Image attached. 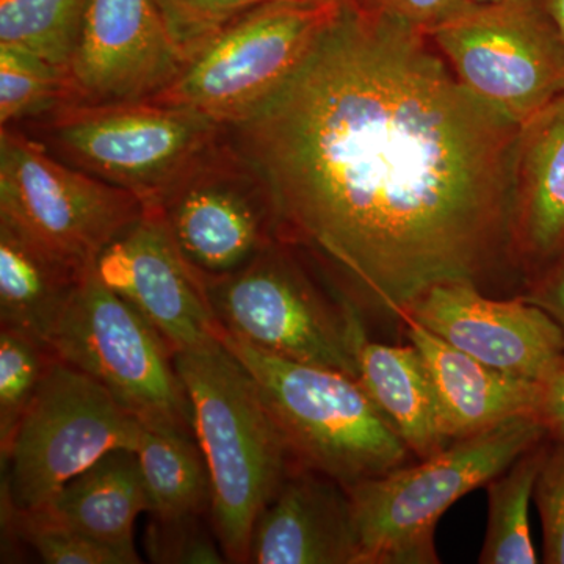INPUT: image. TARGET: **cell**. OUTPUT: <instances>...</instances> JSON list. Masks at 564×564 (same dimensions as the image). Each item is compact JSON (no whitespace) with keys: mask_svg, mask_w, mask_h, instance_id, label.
I'll return each instance as SVG.
<instances>
[{"mask_svg":"<svg viewBox=\"0 0 564 564\" xmlns=\"http://www.w3.org/2000/svg\"><path fill=\"white\" fill-rule=\"evenodd\" d=\"M229 133L269 187L278 239L358 307L399 321L426 289L481 288L508 263L519 126L408 25L344 6L288 84Z\"/></svg>","mask_w":564,"mask_h":564,"instance_id":"obj_1","label":"cell"},{"mask_svg":"<svg viewBox=\"0 0 564 564\" xmlns=\"http://www.w3.org/2000/svg\"><path fill=\"white\" fill-rule=\"evenodd\" d=\"M210 474V524L229 563H248L256 522L300 466L258 384L220 339L177 351Z\"/></svg>","mask_w":564,"mask_h":564,"instance_id":"obj_2","label":"cell"},{"mask_svg":"<svg viewBox=\"0 0 564 564\" xmlns=\"http://www.w3.org/2000/svg\"><path fill=\"white\" fill-rule=\"evenodd\" d=\"M545 436L543 425L524 415L452 441L417 463L345 486L358 533V564L440 563L436 527L441 518Z\"/></svg>","mask_w":564,"mask_h":564,"instance_id":"obj_3","label":"cell"},{"mask_svg":"<svg viewBox=\"0 0 564 564\" xmlns=\"http://www.w3.org/2000/svg\"><path fill=\"white\" fill-rule=\"evenodd\" d=\"M220 340L258 384L300 466L348 486L411 462L358 378L278 358L223 329Z\"/></svg>","mask_w":564,"mask_h":564,"instance_id":"obj_4","label":"cell"},{"mask_svg":"<svg viewBox=\"0 0 564 564\" xmlns=\"http://www.w3.org/2000/svg\"><path fill=\"white\" fill-rule=\"evenodd\" d=\"M51 154L155 206L229 128L155 101L65 104L21 124Z\"/></svg>","mask_w":564,"mask_h":564,"instance_id":"obj_5","label":"cell"},{"mask_svg":"<svg viewBox=\"0 0 564 564\" xmlns=\"http://www.w3.org/2000/svg\"><path fill=\"white\" fill-rule=\"evenodd\" d=\"M300 254L276 240L237 272L204 280L223 332L278 358L358 378L352 340L361 310L326 292Z\"/></svg>","mask_w":564,"mask_h":564,"instance_id":"obj_6","label":"cell"},{"mask_svg":"<svg viewBox=\"0 0 564 564\" xmlns=\"http://www.w3.org/2000/svg\"><path fill=\"white\" fill-rule=\"evenodd\" d=\"M343 7L315 0L256 7L210 36L181 76L148 101L195 110L234 128L288 84Z\"/></svg>","mask_w":564,"mask_h":564,"instance_id":"obj_7","label":"cell"},{"mask_svg":"<svg viewBox=\"0 0 564 564\" xmlns=\"http://www.w3.org/2000/svg\"><path fill=\"white\" fill-rule=\"evenodd\" d=\"M50 345L141 423L195 434L176 351L150 321L104 284L95 267L74 292Z\"/></svg>","mask_w":564,"mask_h":564,"instance_id":"obj_8","label":"cell"},{"mask_svg":"<svg viewBox=\"0 0 564 564\" xmlns=\"http://www.w3.org/2000/svg\"><path fill=\"white\" fill-rule=\"evenodd\" d=\"M143 212L135 195L62 162L20 126L0 131V220L77 272Z\"/></svg>","mask_w":564,"mask_h":564,"instance_id":"obj_9","label":"cell"},{"mask_svg":"<svg viewBox=\"0 0 564 564\" xmlns=\"http://www.w3.org/2000/svg\"><path fill=\"white\" fill-rule=\"evenodd\" d=\"M140 432L102 384L55 356L2 456V496L20 510L43 507L104 455L135 451Z\"/></svg>","mask_w":564,"mask_h":564,"instance_id":"obj_10","label":"cell"},{"mask_svg":"<svg viewBox=\"0 0 564 564\" xmlns=\"http://www.w3.org/2000/svg\"><path fill=\"white\" fill-rule=\"evenodd\" d=\"M429 39L475 98L519 128L564 93V43L541 0L473 6Z\"/></svg>","mask_w":564,"mask_h":564,"instance_id":"obj_11","label":"cell"},{"mask_svg":"<svg viewBox=\"0 0 564 564\" xmlns=\"http://www.w3.org/2000/svg\"><path fill=\"white\" fill-rule=\"evenodd\" d=\"M155 207L204 280L237 272L280 240L269 187L229 132Z\"/></svg>","mask_w":564,"mask_h":564,"instance_id":"obj_12","label":"cell"},{"mask_svg":"<svg viewBox=\"0 0 564 564\" xmlns=\"http://www.w3.org/2000/svg\"><path fill=\"white\" fill-rule=\"evenodd\" d=\"M187 63L158 0H90L68 66L74 102L148 101Z\"/></svg>","mask_w":564,"mask_h":564,"instance_id":"obj_13","label":"cell"},{"mask_svg":"<svg viewBox=\"0 0 564 564\" xmlns=\"http://www.w3.org/2000/svg\"><path fill=\"white\" fill-rule=\"evenodd\" d=\"M95 269L104 284L150 321L174 351L220 339L223 328L206 281L182 256L158 207L144 206L139 220L101 252Z\"/></svg>","mask_w":564,"mask_h":564,"instance_id":"obj_14","label":"cell"},{"mask_svg":"<svg viewBox=\"0 0 564 564\" xmlns=\"http://www.w3.org/2000/svg\"><path fill=\"white\" fill-rule=\"evenodd\" d=\"M437 337L514 377L538 381L564 356L562 329L541 307L521 296L496 300L474 282L426 289L403 314Z\"/></svg>","mask_w":564,"mask_h":564,"instance_id":"obj_15","label":"cell"},{"mask_svg":"<svg viewBox=\"0 0 564 564\" xmlns=\"http://www.w3.org/2000/svg\"><path fill=\"white\" fill-rule=\"evenodd\" d=\"M507 251L522 281L564 254V93L519 128Z\"/></svg>","mask_w":564,"mask_h":564,"instance_id":"obj_16","label":"cell"},{"mask_svg":"<svg viewBox=\"0 0 564 564\" xmlns=\"http://www.w3.org/2000/svg\"><path fill=\"white\" fill-rule=\"evenodd\" d=\"M350 497L339 481L299 466L252 532V564H358Z\"/></svg>","mask_w":564,"mask_h":564,"instance_id":"obj_17","label":"cell"},{"mask_svg":"<svg viewBox=\"0 0 564 564\" xmlns=\"http://www.w3.org/2000/svg\"><path fill=\"white\" fill-rule=\"evenodd\" d=\"M400 323L404 337L421 352L432 378L441 426L451 443L511 419L533 417L536 381L486 366L411 318Z\"/></svg>","mask_w":564,"mask_h":564,"instance_id":"obj_18","label":"cell"},{"mask_svg":"<svg viewBox=\"0 0 564 564\" xmlns=\"http://www.w3.org/2000/svg\"><path fill=\"white\" fill-rule=\"evenodd\" d=\"M358 381L406 444L414 458H429L451 441L444 436L432 378L413 344L370 339L364 321L355 332Z\"/></svg>","mask_w":564,"mask_h":564,"instance_id":"obj_19","label":"cell"},{"mask_svg":"<svg viewBox=\"0 0 564 564\" xmlns=\"http://www.w3.org/2000/svg\"><path fill=\"white\" fill-rule=\"evenodd\" d=\"M150 508L135 451L118 448L74 477L50 502L35 510L93 540L135 549L133 527Z\"/></svg>","mask_w":564,"mask_h":564,"instance_id":"obj_20","label":"cell"},{"mask_svg":"<svg viewBox=\"0 0 564 564\" xmlns=\"http://www.w3.org/2000/svg\"><path fill=\"white\" fill-rule=\"evenodd\" d=\"M88 273V272H87ZM0 220V326L50 344L85 274Z\"/></svg>","mask_w":564,"mask_h":564,"instance_id":"obj_21","label":"cell"},{"mask_svg":"<svg viewBox=\"0 0 564 564\" xmlns=\"http://www.w3.org/2000/svg\"><path fill=\"white\" fill-rule=\"evenodd\" d=\"M135 454L152 518L210 514V474L195 434L141 423Z\"/></svg>","mask_w":564,"mask_h":564,"instance_id":"obj_22","label":"cell"},{"mask_svg":"<svg viewBox=\"0 0 564 564\" xmlns=\"http://www.w3.org/2000/svg\"><path fill=\"white\" fill-rule=\"evenodd\" d=\"M547 436L524 452L507 470L486 485L488 525L478 563L536 564L530 505L545 455Z\"/></svg>","mask_w":564,"mask_h":564,"instance_id":"obj_23","label":"cell"},{"mask_svg":"<svg viewBox=\"0 0 564 564\" xmlns=\"http://www.w3.org/2000/svg\"><path fill=\"white\" fill-rule=\"evenodd\" d=\"M90 0H0V44L68 68Z\"/></svg>","mask_w":564,"mask_h":564,"instance_id":"obj_24","label":"cell"},{"mask_svg":"<svg viewBox=\"0 0 564 564\" xmlns=\"http://www.w3.org/2000/svg\"><path fill=\"white\" fill-rule=\"evenodd\" d=\"M69 70L31 51L0 44V124L21 126L73 104Z\"/></svg>","mask_w":564,"mask_h":564,"instance_id":"obj_25","label":"cell"},{"mask_svg":"<svg viewBox=\"0 0 564 564\" xmlns=\"http://www.w3.org/2000/svg\"><path fill=\"white\" fill-rule=\"evenodd\" d=\"M2 532L47 564H139L137 549L102 543L52 521L40 510H20L2 496Z\"/></svg>","mask_w":564,"mask_h":564,"instance_id":"obj_26","label":"cell"},{"mask_svg":"<svg viewBox=\"0 0 564 564\" xmlns=\"http://www.w3.org/2000/svg\"><path fill=\"white\" fill-rule=\"evenodd\" d=\"M55 352L29 334L0 328V456H6L14 433L31 406Z\"/></svg>","mask_w":564,"mask_h":564,"instance_id":"obj_27","label":"cell"},{"mask_svg":"<svg viewBox=\"0 0 564 564\" xmlns=\"http://www.w3.org/2000/svg\"><path fill=\"white\" fill-rule=\"evenodd\" d=\"M203 516L151 518L147 530V554L152 563L218 564L226 563L217 536H212Z\"/></svg>","mask_w":564,"mask_h":564,"instance_id":"obj_28","label":"cell"},{"mask_svg":"<svg viewBox=\"0 0 564 564\" xmlns=\"http://www.w3.org/2000/svg\"><path fill=\"white\" fill-rule=\"evenodd\" d=\"M273 0H158L188 61L210 36L248 11Z\"/></svg>","mask_w":564,"mask_h":564,"instance_id":"obj_29","label":"cell"},{"mask_svg":"<svg viewBox=\"0 0 564 564\" xmlns=\"http://www.w3.org/2000/svg\"><path fill=\"white\" fill-rule=\"evenodd\" d=\"M543 529V563L564 564V443L547 436L545 455L534 485Z\"/></svg>","mask_w":564,"mask_h":564,"instance_id":"obj_30","label":"cell"},{"mask_svg":"<svg viewBox=\"0 0 564 564\" xmlns=\"http://www.w3.org/2000/svg\"><path fill=\"white\" fill-rule=\"evenodd\" d=\"M356 9L388 18L429 36L434 29L469 10V0H352Z\"/></svg>","mask_w":564,"mask_h":564,"instance_id":"obj_31","label":"cell"},{"mask_svg":"<svg viewBox=\"0 0 564 564\" xmlns=\"http://www.w3.org/2000/svg\"><path fill=\"white\" fill-rule=\"evenodd\" d=\"M522 282L519 296L551 315L564 337V254Z\"/></svg>","mask_w":564,"mask_h":564,"instance_id":"obj_32","label":"cell"},{"mask_svg":"<svg viewBox=\"0 0 564 564\" xmlns=\"http://www.w3.org/2000/svg\"><path fill=\"white\" fill-rule=\"evenodd\" d=\"M536 384L533 417L543 425L549 437L564 443V356Z\"/></svg>","mask_w":564,"mask_h":564,"instance_id":"obj_33","label":"cell"},{"mask_svg":"<svg viewBox=\"0 0 564 564\" xmlns=\"http://www.w3.org/2000/svg\"><path fill=\"white\" fill-rule=\"evenodd\" d=\"M564 43V0H541Z\"/></svg>","mask_w":564,"mask_h":564,"instance_id":"obj_34","label":"cell"},{"mask_svg":"<svg viewBox=\"0 0 564 564\" xmlns=\"http://www.w3.org/2000/svg\"><path fill=\"white\" fill-rule=\"evenodd\" d=\"M470 3L478 7L500 6V3L518 2V0H469Z\"/></svg>","mask_w":564,"mask_h":564,"instance_id":"obj_35","label":"cell"},{"mask_svg":"<svg viewBox=\"0 0 564 564\" xmlns=\"http://www.w3.org/2000/svg\"><path fill=\"white\" fill-rule=\"evenodd\" d=\"M315 2L337 3V6H352V0H315Z\"/></svg>","mask_w":564,"mask_h":564,"instance_id":"obj_36","label":"cell"}]
</instances>
